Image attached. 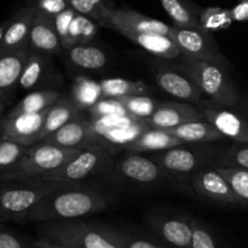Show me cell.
Instances as JSON below:
<instances>
[{"label":"cell","mask_w":248,"mask_h":248,"mask_svg":"<svg viewBox=\"0 0 248 248\" xmlns=\"http://www.w3.org/2000/svg\"><path fill=\"white\" fill-rule=\"evenodd\" d=\"M113 198L101 189L82 184H64L48 194L26 218V222H62L103 212Z\"/></svg>","instance_id":"obj_1"},{"label":"cell","mask_w":248,"mask_h":248,"mask_svg":"<svg viewBox=\"0 0 248 248\" xmlns=\"http://www.w3.org/2000/svg\"><path fill=\"white\" fill-rule=\"evenodd\" d=\"M177 67L196 82L202 93L210 97L216 106L234 108L240 104V94L234 80L224 65L206 61L189 60L182 56Z\"/></svg>","instance_id":"obj_2"},{"label":"cell","mask_w":248,"mask_h":248,"mask_svg":"<svg viewBox=\"0 0 248 248\" xmlns=\"http://www.w3.org/2000/svg\"><path fill=\"white\" fill-rule=\"evenodd\" d=\"M64 184L40 179H17L2 182L0 193L1 220L24 223L29 213L52 191Z\"/></svg>","instance_id":"obj_3"},{"label":"cell","mask_w":248,"mask_h":248,"mask_svg":"<svg viewBox=\"0 0 248 248\" xmlns=\"http://www.w3.org/2000/svg\"><path fill=\"white\" fill-rule=\"evenodd\" d=\"M82 150L84 149L56 147L39 142L28 148L16 166L1 174V182L41 179L62 169Z\"/></svg>","instance_id":"obj_4"},{"label":"cell","mask_w":248,"mask_h":248,"mask_svg":"<svg viewBox=\"0 0 248 248\" xmlns=\"http://www.w3.org/2000/svg\"><path fill=\"white\" fill-rule=\"evenodd\" d=\"M39 235L69 248H121L109 236L106 225L82 219L45 223L39 229Z\"/></svg>","instance_id":"obj_5"},{"label":"cell","mask_w":248,"mask_h":248,"mask_svg":"<svg viewBox=\"0 0 248 248\" xmlns=\"http://www.w3.org/2000/svg\"><path fill=\"white\" fill-rule=\"evenodd\" d=\"M91 119L92 135L96 145H104L115 154V149H124L140 138L149 126L144 120L132 116H109Z\"/></svg>","instance_id":"obj_6"},{"label":"cell","mask_w":248,"mask_h":248,"mask_svg":"<svg viewBox=\"0 0 248 248\" xmlns=\"http://www.w3.org/2000/svg\"><path fill=\"white\" fill-rule=\"evenodd\" d=\"M102 174L113 181L118 179L140 186L159 183L167 176L148 155L136 152H125L116 161L113 156Z\"/></svg>","instance_id":"obj_7"},{"label":"cell","mask_w":248,"mask_h":248,"mask_svg":"<svg viewBox=\"0 0 248 248\" xmlns=\"http://www.w3.org/2000/svg\"><path fill=\"white\" fill-rule=\"evenodd\" d=\"M113 156L114 153L109 148L104 145H93L84 149L65 166L44 177L40 181L58 184H80L84 179L93 174L103 173Z\"/></svg>","instance_id":"obj_8"},{"label":"cell","mask_w":248,"mask_h":248,"mask_svg":"<svg viewBox=\"0 0 248 248\" xmlns=\"http://www.w3.org/2000/svg\"><path fill=\"white\" fill-rule=\"evenodd\" d=\"M194 144L182 145L172 148L160 153L147 154L165 173L173 176H191L198 173L201 170L208 166V162L213 160L215 150L203 149V148H193ZM217 155V154H216Z\"/></svg>","instance_id":"obj_9"},{"label":"cell","mask_w":248,"mask_h":248,"mask_svg":"<svg viewBox=\"0 0 248 248\" xmlns=\"http://www.w3.org/2000/svg\"><path fill=\"white\" fill-rule=\"evenodd\" d=\"M170 38L178 46L183 57L224 65V56L211 31L203 28H177L172 26Z\"/></svg>","instance_id":"obj_10"},{"label":"cell","mask_w":248,"mask_h":248,"mask_svg":"<svg viewBox=\"0 0 248 248\" xmlns=\"http://www.w3.org/2000/svg\"><path fill=\"white\" fill-rule=\"evenodd\" d=\"M191 188L199 198L222 206H241L234 189L216 167H206L190 179Z\"/></svg>","instance_id":"obj_11"},{"label":"cell","mask_w":248,"mask_h":248,"mask_svg":"<svg viewBox=\"0 0 248 248\" xmlns=\"http://www.w3.org/2000/svg\"><path fill=\"white\" fill-rule=\"evenodd\" d=\"M34 7H21L0 27V55L19 50L29 45L31 26L35 18Z\"/></svg>","instance_id":"obj_12"},{"label":"cell","mask_w":248,"mask_h":248,"mask_svg":"<svg viewBox=\"0 0 248 248\" xmlns=\"http://www.w3.org/2000/svg\"><path fill=\"white\" fill-rule=\"evenodd\" d=\"M102 27L115 31L118 33L120 31H136V33L162 34V35L169 36L172 31V26H169L165 22L145 16L140 12L127 9V7L114 9L109 14L108 18L102 24Z\"/></svg>","instance_id":"obj_13"},{"label":"cell","mask_w":248,"mask_h":248,"mask_svg":"<svg viewBox=\"0 0 248 248\" xmlns=\"http://www.w3.org/2000/svg\"><path fill=\"white\" fill-rule=\"evenodd\" d=\"M206 121L213 125L225 138H230L235 143H248V119L240 111L219 108V106L203 103L200 107Z\"/></svg>","instance_id":"obj_14"},{"label":"cell","mask_w":248,"mask_h":248,"mask_svg":"<svg viewBox=\"0 0 248 248\" xmlns=\"http://www.w3.org/2000/svg\"><path fill=\"white\" fill-rule=\"evenodd\" d=\"M47 110L38 114H26L17 118L2 116L0 128H1V140H15L26 147L39 143V136L44 127Z\"/></svg>","instance_id":"obj_15"},{"label":"cell","mask_w":248,"mask_h":248,"mask_svg":"<svg viewBox=\"0 0 248 248\" xmlns=\"http://www.w3.org/2000/svg\"><path fill=\"white\" fill-rule=\"evenodd\" d=\"M148 228L153 232L177 248H193V220L183 217L150 216Z\"/></svg>","instance_id":"obj_16"},{"label":"cell","mask_w":248,"mask_h":248,"mask_svg":"<svg viewBox=\"0 0 248 248\" xmlns=\"http://www.w3.org/2000/svg\"><path fill=\"white\" fill-rule=\"evenodd\" d=\"M41 143L73 149H87L93 147L96 144L92 135L91 119L85 116L81 111L77 118L65 124L57 132L41 140Z\"/></svg>","instance_id":"obj_17"},{"label":"cell","mask_w":248,"mask_h":248,"mask_svg":"<svg viewBox=\"0 0 248 248\" xmlns=\"http://www.w3.org/2000/svg\"><path fill=\"white\" fill-rule=\"evenodd\" d=\"M31 46L0 55V103L5 110L14 91L19 85L24 65L28 60Z\"/></svg>","instance_id":"obj_18"},{"label":"cell","mask_w":248,"mask_h":248,"mask_svg":"<svg viewBox=\"0 0 248 248\" xmlns=\"http://www.w3.org/2000/svg\"><path fill=\"white\" fill-rule=\"evenodd\" d=\"M202 120H205V118L200 109H196L191 104L165 102V103H160L156 111L144 121L150 128L170 130V128L193 123V121Z\"/></svg>","instance_id":"obj_19"},{"label":"cell","mask_w":248,"mask_h":248,"mask_svg":"<svg viewBox=\"0 0 248 248\" xmlns=\"http://www.w3.org/2000/svg\"><path fill=\"white\" fill-rule=\"evenodd\" d=\"M157 85L166 93L189 102H200L202 91L191 78L182 72L178 67L171 68L169 65H160L155 73Z\"/></svg>","instance_id":"obj_20"},{"label":"cell","mask_w":248,"mask_h":248,"mask_svg":"<svg viewBox=\"0 0 248 248\" xmlns=\"http://www.w3.org/2000/svg\"><path fill=\"white\" fill-rule=\"evenodd\" d=\"M29 45L31 50L46 55H60L64 51L53 18L36 11L29 36Z\"/></svg>","instance_id":"obj_21"},{"label":"cell","mask_w":248,"mask_h":248,"mask_svg":"<svg viewBox=\"0 0 248 248\" xmlns=\"http://www.w3.org/2000/svg\"><path fill=\"white\" fill-rule=\"evenodd\" d=\"M119 33L155 57L164 58V60H178L182 57L178 46L169 35L136 33L128 31H120Z\"/></svg>","instance_id":"obj_22"},{"label":"cell","mask_w":248,"mask_h":248,"mask_svg":"<svg viewBox=\"0 0 248 248\" xmlns=\"http://www.w3.org/2000/svg\"><path fill=\"white\" fill-rule=\"evenodd\" d=\"M188 145L183 140L177 138L176 136L171 135L166 130H159V128H149L145 131L140 138L131 143L125 148V152H136L143 153V154H153V153L165 152V150L172 149V148Z\"/></svg>","instance_id":"obj_23"},{"label":"cell","mask_w":248,"mask_h":248,"mask_svg":"<svg viewBox=\"0 0 248 248\" xmlns=\"http://www.w3.org/2000/svg\"><path fill=\"white\" fill-rule=\"evenodd\" d=\"M162 9L177 28H202L200 15L203 9L191 0H159Z\"/></svg>","instance_id":"obj_24"},{"label":"cell","mask_w":248,"mask_h":248,"mask_svg":"<svg viewBox=\"0 0 248 248\" xmlns=\"http://www.w3.org/2000/svg\"><path fill=\"white\" fill-rule=\"evenodd\" d=\"M80 113H81V110L73 102L70 96L63 94L62 98L55 106H52L48 109L45 123H44V127L41 130L40 136H39V142H41L46 137L57 132L65 124H68L70 120L77 118Z\"/></svg>","instance_id":"obj_25"},{"label":"cell","mask_w":248,"mask_h":248,"mask_svg":"<svg viewBox=\"0 0 248 248\" xmlns=\"http://www.w3.org/2000/svg\"><path fill=\"white\" fill-rule=\"evenodd\" d=\"M62 97L63 94L55 90H40V91L31 92L23 99H21L11 110H9V113L5 116L17 118L26 114L43 113L55 106Z\"/></svg>","instance_id":"obj_26"},{"label":"cell","mask_w":248,"mask_h":248,"mask_svg":"<svg viewBox=\"0 0 248 248\" xmlns=\"http://www.w3.org/2000/svg\"><path fill=\"white\" fill-rule=\"evenodd\" d=\"M68 61L74 67L85 70H101L108 62V56L101 47L90 44H78L64 50Z\"/></svg>","instance_id":"obj_27"},{"label":"cell","mask_w":248,"mask_h":248,"mask_svg":"<svg viewBox=\"0 0 248 248\" xmlns=\"http://www.w3.org/2000/svg\"><path fill=\"white\" fill-rule=\"evenodd\" d=\"M186 144H203L224 140V136L216 130L208 121H193L178 127L166 130Z\"/></svg>","instance_id":"obj_28"},{"label":"cell","mask_w":248,"mask_h":248,"mask_svg":"<svg viewBox=\"0 0 248 248\" xmlns=\"http://www.w3.org/2000/svg\"><path fill=\"white\" fill-rule=\"evenodd\" d=\"M50 55L38 52L31 48L28 60L22 73L19 86L22 90H33L43 84L48 77L50 70Z\"/></svg>","instance_id":"obj_29"},{"label":"cell","mask_w":248,"mask_h":248,"mask_svg":"<svg viewBox=\"0 0 248 248\" xmlns=\"http://www.w3.org/2000/svg\"><path fill=\"white\" fill-rule=\"evenodd\" d=\"M69 96L80 110L89 111L92 107L103 99L101 82L93 81L85 77L77 78L73 82Z\"/></svg>","instance_id":"obj_30"},{"label":"cell","mask_w":248,"mask_h":248,"mask_svg":"<svg viewBox=\"0 0 248 248\" xmlns=\"http://www.w3.org/2000/svg\"><path fill=\"white\" fill-rule=\"evenodd\" d=\"M103 98L121 99L131 96H147L149 87L143 81H132L123 78H110L101 81Z\"/></svg>","instance_id":"obj_31"},{"label":"cell","mask_w":248,"mask_h":248,"mask_svg":"<svg viewBox=\"0 0 248 248\" xmlns=\"http://www.w3.org/2000/svg\"><path fill=\"white\" fill-rule=\"evenodd\" d=\"M69 4L75 11L96 21L101 27L109 14L116 9L114 0H69Z\"/></svg>","instance_id":"obj_32"},{"label":"cell","mask_w":248,"mask_h":248,"mask_svg":"<svg viewBox=\"0 0 248 248\" xmlns=\"http://www.w3.org/2000/svg\"><path fill=\"white\" fill-rule=\"evenodd\" d=\"M99 24L89 17L80 15L75 16L69 31V40H68V47L78 45V44H90L97 36L99 31ZM65 48V50H67Z\"/></svg>","instance_id":"obj_33"},{"label":"cell","mask_w":248,"mask_h":248,"mask_svg":"<svg viewBox=\"0 0 248 248\" xmlns=\"http://www.w3.org/2000/svg\"><path fill=\"white\" fill-rule=\"evenodd\" d=\"M121 103L126 108L132 118L140 120H147L159 108L160 102L155 101L148 96H131L120 99Z\"/></svg>","instance_id":"obj_34"},{"label":"cell","mask_w":248,"mask_h":248,"mask_svg":"<svg viewBox=\"0 0 248 248\" xmlns=\"http://www.w3.org/2000/svg\"><path fill=\"white\" fill-rule=\"evenodd\" d=\"M215 167L248 170V143H235L220 153Z\"/></svg>","instance_id":"obj_35"},{"label":"cell","mask_w":248,"mask_h":248,"mask_svg":"<svg viewBox=\"0 0 248 248\" xmlns=\"http://www.w3.org/2000/svg\"><path fill=\"white\" fill-rule=\"evenodd\" d=\"M232 21L234 19H232V10L220 9V7H207L203 9L202 14L200 15L201 27L211 33L227 28Z\"/></svg>","instance_id":"obj_36"},{"label":"cell","mask_w":248,"mask_h":248,"mask_svg":"<svg viewBox=\"0 0 248 248\" xmlns=\"http://www.w3.org/2000/svg\"><path fill=\"white\" fill-rule=\"evenodd\" d=\"M216 169L229 182L241 205H248V170L227 169V167H216Z\"/></svg>","instance_id":"obj_37"},{"label":"cell","mask_w":248,"mask_h":248,"mask_svg":"<svg viewBox=\"0 0 248 248\" xmlns=\"http://www.w3.org/2000/svg\"><path fill=\"white\" fill-rule=\"evenodd\" d=\"M29 147L22 145L15 140H1L0 142V171L1 174L16 166L24 156Z\"/></svg>","instance_id":"obj_38"},{"label":"cell","mask_w":248,"mask_h":248,"mask_svg":"<svg viewBox=\"0 0 248 248\" xmlns=\"http://www.w3.org/2000/svg\"><path fill=\"white\" fill-rule=\"evenodd\" d=\"M87 113L90 118H109V116H131L120 99L103 98L92 107Z\"/></svg>","instance_id":"obj_39"},{"label":"cell","mask_w":248,"mask_h":248,"mask_svg":"<svg viewBox=\"0 0 248 248\" xmlns=\"http://www.w3.org/2000/svg\"><path fill=\"white\" fill-rule=\"evenodd\" d=\"M106 230L109 236L121 248H164L150 240L143 239V237L136 236V235L126 234V232H119L113 228L106 227Z\"/></svg>","instance_id":"obj_40"},{"label":"cell","mask_w":248,"mask_h":248,"mask_svg":"<svg viewBox=\"0 0 248 248\" xmlns=\"http://www.w3.org/2000/svg\"><path fill=\"white\" fill-rule=\"evenodd\" d=\"M193 248H222L213 232L199 220H193Z\"/></svg>","instance_id":"obj_41"},{"label":"cell","mask_w":248,"mask_h":248,"mask_svg":"<svg viewBox=\"0 0 248 248\" xmlns=\"http://www.w3.org/2000/svg\"><path fill=\"white\" fill-rule=\"evenodd\" d=\"M27 5L51 18L70 7L69 0H27Z\"/></svg>","instance_id":"obj_42"},{"label":"cell","mask_w":248,"mask_h":248,"mask_svg":"<svg viewBox=\"0 0 248 248\" xmlns=\"http://www.w3.org/2000/svg\"><path fill=\"white\" fill-rule=\"evenodd\" d=\"M78 15V12L75 11L73 7H69L65 11L61 12L60 15L53 18V23H55L56 31H57L58 35H60L61 41H62L63 50L68 47V40H69V31L70 26H72L73 21H74L75 16Z\"/></svg>","instance_id":"obj_43"},{"label":"cell","mask_w":248,"mask_h":248,"mask_svg":"<svg viewBox=\"0 0 248 248\" xmlns=\"http://www.w3.org/2000/svg\"><path fill=\"white\" fill-rule=\"evenodd\" d=\"M0 248H36L33 241H28L15 235L11 230L1 228L0 232Z\"/></svg>","instance_id":"obj_44"},{"label":"cell","mask_w":248,"mask_h":248,"mask_svg":"<svg viewBox=\"0 0 248 248\" xmlns=\"http://www.w3.org/2000/svg\"><path fill=\"white\" fill-rule=\"evenodd\" d=\"M232 15L234 21H248V1H240L232 10Z\"/></svg>","instance_id":"obj_45"},{"label":"cell","mask_w":248,"mask_h":248,"mask_svg":"<svg viewBox=\"0 0 248 248\" xmlns=\"http://www.w3.org/2000/svg\"><path fill=\"white\" fill-rule=\"evenodd\" d=\"M33 242L36 248H69V247L62 246V245L55 244V242L52 241H48V240L46 239H41V237H39L38 240H35V241Z\"/></svg>","instance_id":"obj_46"},{"label":"cell","mask_w":248,"mask_h":248,"mask_svg":"<svg viewBox=\"0 0 248 248\" xmlns=\"http://www.w3.org/2000/svg\"><path fill=\"white\" fill-rule=\"evenodd\" d=\"M237 107H240V111H241V113L248 119V101L242 102L241 106H237Z\"/></svg>","instance_id":"obj_47"},{"label":"cell","mask_w":248,"mask_h":248,"mask_svg":"<svg viewBox=\"0 0 248 248\" xmlns=\"http://www.w3.org/2000/svg\"><path fill=\"white\" fill-rule=\"evenodd\" d=\"M241 1H248V0H241Z\"/></svg>","instance_id":"obj_48"}]
</instances>
